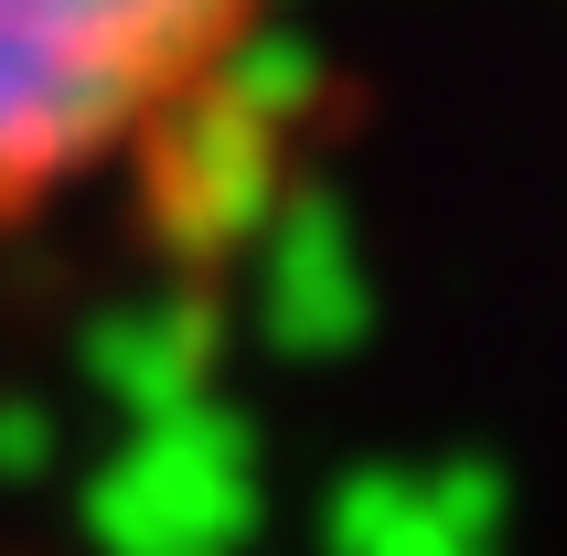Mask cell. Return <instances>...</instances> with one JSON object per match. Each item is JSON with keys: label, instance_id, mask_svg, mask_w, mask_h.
I'll use <instances>...</instances> for the list:
<instances>
[{"label": "cell", "instance_id": "6da1fadb", "mask_svg": "<svg viewBox=\"0 0 567 556\" xmlns=\"http://www.w3.org/2000/svg\"><path fill=\"white\" fill-rule=\"evenodd\" d=\"M289 0H0V257L172 193L279 54Z\"/></svg>", "mask_w": 567, "mask_h": 556}]
</instances>
